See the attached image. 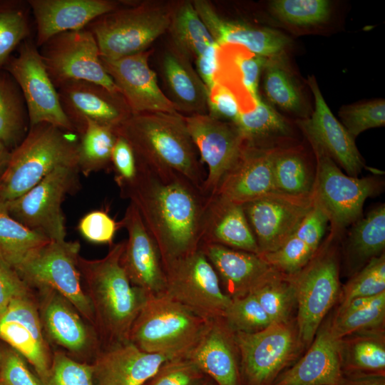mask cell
Masks as SVG:
<instances>
[{
	"instance_id": "cell-55",
	"label": "cell",
	"mask_w": 385,
	"mask_h": 385,
	"mask_svg": "<svg viewBox=\"0 0 385 385\" xmlns=\"http://www.w3.org/2000/svg\"><path fill=\"white\" fill-rule=\"evenodd\" d=\"M351 357L354 364L361 369L378 371L385 367L384 346L374 339H364L356 342Z\"/></svg>"
},
{
	"instance_id": "cell-5",
	"label": "cell",
	"mask_w": 385,
	"mask_h": 385,
	"mask_svg": "<svg viewBox=\"0 0 385 385\" xmlns=\"http://www.w3.org/2000/svg\"><path fill=\"white\" fill-rule=\"evenodd\" d=\"M210 322L166 293L148 296L128 340L143 351L169 359L188 356Z\"/></svg>"
},
{
	"instance_id": "cell-43",
	"label": "cell",
	"mask_w": 385,
	"mask_h": 385,
	"mask_svg": "<svg viewBox=\"0 0 385 385\" xmlns=\"http://www.w3.org/2000/svg\"><path fill=\"white\" fill-rule=\"evenodd\" d=\"M27 1L0 0V70L31 34Z\"/></svg>"
},
{
	"instance_id": "cell-56",
	"label": "cell",
	"mask_w": 385,
	"mask_h": 385,
	"mask_svg": "<svg viewBox=\"0 0 385 385\" xmlns=\"http://www.w3.org/2000/svg\"><path fill=\"white\" fill-rule=\"evenodd\" d=\"M31 289L19 273L0 258V313L14 299Z\"/></svg>"
},
{
	"instance_id": "cell-10",
	"label": "cell",
	"mask_w": 385,
	"mask_h": 385,
	"mask_svg": "<svg viewBox=\"0 0 385 385\" xmlns=\"http://www.w3.org/2000/svg\"><path fill=\"white\" fill-rule=\"evenodd\" d=\"M16 81L27 107L29 127L46 123L66 130H76L65 114L35 41L30 38L19 46L3 68Z\"/></svg>"
},
{
	"instance_id": "cell-14",
	"label": "cell",
	"mask_w": 385,
	"mask_h": 385,
	"mask_svg": "<svg viewBox=\"0 0 385 385\" xmlns=\"http://www.w3.org/2000/svg\"><path fill=\"white\" fill-rule=\"evenodd\" d=\"M33 289L47 340L63 349L72 358L95 359L101 349L95 328L56 291L45 287Z\"/></svg>"
},
{
	"instance_id": "cell-31",
	"label": "cell",
	"mask_w": 385,
	"mask_h": 385,
	"mask_svg": "<svg viewBox=\"0 0 385 385\" xmlns=\"http://www.w3.org/2000/svg\"><path fill=\"white\" fill-rule=\"evenodd\" d=\"M339 341L329 327L324 328L304 356L271 385H339L342 379Z\"/></svg>"
},
{
	"instance_id": "cell-18",
	"label": "cell",
	"mask_w": 385,
	"mask_h": 385,
	"mask_svg": "<svg viewBox=\"0 0 385 385\" xmlns=\"http://www.w3.org/2000/svg\"><path fill=\"white\" fill-rule=\"evenodd\" d=\"M185 120L200 160L207 165L203 190L212 196L238 157L245 140L235 123L208 114L185 116Z\"/></svg>"
},
{
	"instance_id": "cell-46",
	"label": "cell",
	"mask_w": 385,
	"mask_h": 385,
	"mask_svg": "<svg viewBox=\"0 0 385 385\" xmlns=\"http://www.w3.org/2000/svg\"><path fill=\"white\" fill-rule=\"evenodd\" d=\"M384 315L385 292H383L374 296L371 302L364 307L338 314L329 329L335 339L341 340L354 332L381 324Z\"/></svg>"
},
{
	"instance_id": "cell-4",
	"label": "cell",
	"mask_w": 385,
	"mask_h": 385,
	"mask_svg": "<svg viewBox=\"0 0 385 385\" xmlns=\"http://www.w3.org/2000/svg\"><path fill=\"white\" fill-rule=\"evenodd\" d=\"M78 143L77 133L49 123L29 127L0 178V202L20 197L59 167L78 168Z\"/></svg>"
},
{
	"instance_id": "cell-6",
	"label": "cell",
	"mask_w": 385,
	"mask_h": 385,
	"mask_svg": "<svg viewBox=\"0 0 385 385\" xmlns=\"http://www.w3.org/2000/svg\"><path fill=\"white\" fill-rule=\"evenodd\" d=\"M174 4L145 1L120 6L96 18L86 29L93 35L101 58L133 55L147 51L168 31Z\"/></svg>"
},
{
	"instance_id": "cell-60",
	"label": "cell",
	"mask_w": 385,
	"mask_h": 385,
	"mask_svg": "<svg viewBox=\"0 0 385 385\" xmlns=\"http://www.w3.org/2000/svg\"><path fill=\"white\" fill-rule=\"evenodd\" d=\"M0 385H3L1 383H0Z\"/></svg>"
},
{
	"instance_id": "cell-25",
	"label": "cell",
	"mask_w": 385,
	"mask_h": 385,
	"mask_svg": "<svg viewBox=\"0 0 385 385\" xmlns=\"http://www.w3.org/2000/svg\"><path fill=\"white\" fill-rule=\"evenodd\" d=\"M192 3L218 45L240 46L267 58L282 56L290 45V39L279 31L224 19L205 0Z\"/></svg>"
},
{
	"instance_id": "cell-52",
	"label": "cell",
	"mask_w": 385,
	"mask_h": 385,
	"mask_svg": "<svg viewBox=\"0 0 385 385\" xmlns=\"http://www.w3.org/2000/svg\"><path fill=\"white\" fill-rule=\"evenodd\" d=\"M0 383L3 385H43L26 364V360L10 346L0 349Z\"/></svg>"
},
{
	"instance_id": "cell-38",
	"label": "cell",
	"mask_w": 385,
	"mask_h": 385,
	"mask_svg": "<svg viewBox=\"0 0 385 385\" xmlns=\"http://www.w3.org/2000/svg\"><path fill=\"white\" fill-rule=\"evenodd\" d=\"M51 240L13 218L0 202V258L14 270Z\"/></svg>"
},
{
	"instance_id": "cell-12",
	"label": "cell",
	"mask_w": 385,
	"mask_h": 385,
	"mask_svg": "<svg viewBox=\"0 0 385 385\" xmlns=\"http://www.w3.org/2000/svg\"><path fill=\"white\" fill-rule=\"evenodd\" d=\"M165 272L166 294L205 319L222 318L232 299L200 249L172 262Z\"/></svg>"
},
{
	"instance_id": "cell-23",
	"label": "cell",
	"mask_w": 385,
	"mask_h": 385,
	"mask_svg": "<svg viewBox=\"0 0 385 385\" xmlns=\"http://www.w3.org/2000/svg\"><path fill=\"white\" fill-rule=\"evenodd\" d=\"M314 98L312 115L299 124L313 146L324 150L348 175L357 177L364 166L354 139L334 115L327 104L315 78L308 79Z\"/></svg>"
},
{
	"instance_id": "cell-37",
	"label": "cell",
	"mask_w": 385,
	"mask_h": 385,
	"mask_svg": "<svg viewBox=\"0 0 385 385\" xmlns=\"http://www.w3.org/2000/svg\"><path fill=\"white\" fill-rule=\"evenodd\" d=\"M273 175L277 192L295 197L312 195L315 173L302 153L296 149H277Z\"/></svg>"
},
{
	"instance_id": "cell-33",
	"label": "cell",
	"mask_w": 385,
	"mask_h": 385,
	"mask_svg": "<svg viewBox=\"0 0 385 385\" xmlns=\"http://www.w3.org/2000/svg\"><path fill=\"white\" fill-rule=\"evenodd\" d=\"M235 345L223 320H212L188 357L218 385H238Z\"/></svg>"
},
{
	"instance_id": "cell-2",
	"label": "cell",
	"mask_w": 385,
	"mask_h": 385,
	"mask_svg": "<svg viewBox=\"0 0 385 385\" xmlns=\"http://www.w3.org/2000/svg\"><path fill=\"white\" fill-rule=\"evenodd\" d=\"M124 245L125 240L113 244L100 259L78 257L102 348L129 341L131 327L148 297L132 284L121 264Z\"/></svg>"
},
{
	"instance_id": "cell-51",
	"label": "cell",
	"mask_w": 385,
	"mask_h": 385,
	"mask_svg": "<svg viewBox=\"0 0 385 385\" xmlns=\"http://www.w3.org/2000/svg\"><path fill=\"white\" fill-rule=\"evenodd\" d=\"M121 223L116 222L106 211L96 210L86 213L79 220L77 229L87 241L94 244H113Z\"/></svg>"
},
{
	"instance_id": "cell-13",
	"label": "cell",
	"mask_w": 385,
	"mask_h": 385,
	"mask_svg": "<svg viewBox=\"0 0 385 385\" xmlns=\"http://www.w3.org/2000/svg\"><path fill=\"white\" fill-rule=\"evenodd\" d=\"M292 277L298 304V338L305 344H309L339 294L336 255L330 250H324Z\"/></svg>"
},
{
	"instance_id": "cell-54",
	"label": "cell",
	"mask_w": 385,
	"mask_h": 385,
	"mask_svg": "<svg viewBox=\"0 0 385 385\" xmlns=\"http://www.w3.org/2000/svg\"><path fill=\"white\" fill-rule=\"evenodd\" d=\"M241 112L235 96L225 86L215 83L208 94V115L231 123H235Z\"/></svg>"
},
{
	"instance_id": "cell-21",
	"label": "cell",
	"mask_w": 385,
	"mask_h": 385,
	"mask_svg": "<svg viewBox=\"0 0 385 385\" xmlns=\"http://www.w3.org/2000/svg\"><path fill=\"white\" fill-rule=\"evenodd\" d=\"M278 148L245 141L215 195L242 205L277 192L274 180L273 162Z\"/></svg>"
},
{
	"instance_id": "cell-39",
	"label": "cell",
	"mask_w": 385,
	"mask_h": 385,
	"mask_svg": "<svg viewBox=\"0 0 385 385\" xmlns=\"http://www.w3.org/2000/svg\"><path fill=\"white\" fill-rule=\"evenodd\" d=\"M347 240V252L356 262H368L385 247V205L371 210L354 222Z\"/></svg>"
},
{
	"instance_id": "cell-58",
	"label": "cell",
	"mask_w": 385,
	"mask_h": 385,
	"mask_svg": "<svg viewBox=\"0 0 385 385\" xmlns=\"http://www.w3.org/2000/svg\"><path fill=\"white\" fill-rule=\"evenodd\" d=\"M339 385H385V382L381 376L360 379L350 381L349 383L344 382L342 379Z\"/></svg>"
},
{
	"instance_id": "cell-42",
	"label": "cell",
	"mask_w": 385,
	"mask_h": 385,
	"mask_svg": "<svg viewBox=\"0 0 385 385\" xmlns=\"http://www.w3.org/2000/svg\"><path fill=\"white\" fill-rule=\"evenodd\" d=\"M247 143L262 145V140L275 136L289 135L291 128L286 119L271 106L257 99L253 110L240 112L234 123Z\"/></svg>"
},
{
	"instance_id": "cell-53",
	"label": "cell",
	"mask_w": 385,
	"mask_h": 385,
	"mask_svg": "<svg viewBox=\"0 0 385 385\" xmlns=\"http://www.w3.org/2000/svg\"><path fill=\"white\" fill-rule=\"evenodd\" d=\"M111 164L120 192L135 182L138 175V166L135 153L130 144L118 135L113 148Z\"/></svg>"
},
{
	"instance_id": "cell-19",
	"label": "cell",
	"mask_w": 385,
	"mask_h": 385,
	"mask_svg": "<svg viewBox=\"0 0 385 385\" xmlns=\"http://www.w3.org/2000/svg\"><path fill=\"white\" fill-rule=\"evenodd\" d=\"M120 223L128 234L120 261L130 282L148 296L165 293L166 274L159 249L132 202Z\"/></svg>"
},
{
	"instance_id": "cell-22",
	"label": "cell",
	"mask_w": 385,
	"mask_h": 385,
	"mask_svg": "<svg viewBox=\"0 0 385 385\" xmlns=\"http://www.w3.org/2000/svg\"><path fill=\"white\" fill-rule=\"evenodd\" d=\"M62 108L76 130L86 119L116 128L131 114L120 93L86 81H70L56 87Z\"/></svg>"
},
{
	"instance_id": "cell-1",
	"label": "cell",
	"mask_w": 385,
	"mask_h": 385,
	"mask_svg": "<svg viewBox=\"0 0 385 385\" xmlns=\"http://www.w3.org/2000/svg\"><path fill=\"white\" fill-rule=\"evenodd\" d=\"M138 166L135 182L120 196L137 207L165 269L199 250L210 196L178 173Z\"/></svg>"
},
{
	"instance_id": "cell-3",
	"label": "cell",
	"mask_w": 385,
	"mask_h": 385,
	"mask_svg": "<svg viewBox=\"0 0 385 385\" xmlns=\"http://www.w3.org/2000/svg\"><path fill=\"white\" fill-rule=\"evenodd\" d=\"M115 131L130 144L138 164L155 170L174 171L203 188L207 173L183 114H131Z\"/></svg>"
},
{
	"instance_id": "cell-32",
	"label": "cell",
	"mask_w": 385,
	"mask_h": 385,
	"mask_svg": "<svg viewBox=\"0 0 385 385\" xmlns=\"http://www.w3.org/2000/svg\"><path fill=\"white\" fill-rule=\"evenodd\" d=\"M203 243L260 255L242 205L217 195L210 196L206 208L201 240Z\"/></svg>"
},
{
	"instance_id": "cell-15",
	"label": "cell",
	"mask_w": 385,
	"mask_h": 385,
	"mask_svg": "<svg viewBox=\"0 0 385 385\" xmlns=\"http://www.w3.org/2000/svg\"><path fill=\"white\" fill-rule=\"evenodd\" d=\"M233 334L250 385H271L297 349V337L287 322L272 323L254 333Z\"/></svg>"
},
{
	"instance_id": "cell-34",
	"label": "cell",
	"mask_w": 385,
	"mask_h": 385,
	"mask_svg": "<svg viewBox=\"0 0 385 385\" xmlns=\"http://www.w3.org/2000/svg\"><path fill=\"white\" fill-rule=\"evenodd\" d=\"M172 44L191 61L217 44L192 1L175 4L168 29Z\"/></svg>"
},
{
	"instance_id": "cell-59",
	"label": "cell",
	"mask_w": 385,
	"mask_h": 385,
	"mask_svg": "<svg viewBox=\"0 0 385 385\" xmlns=\"http://www.w3.org/2000/svg\"><path fill=\"white\" fill-rule=\"evenodd\" d=\"M11 155L10 150L1 141H0V178L5 171Z\"/></svg>"
},
{
	"instance_id": "cell-48",
	"label": "cell",
	"mask_w": 385,
	"mask_h": 385,
	"mask_svg": "<svg viewBox=\"0 0 385 385\" xmlns=\"http://www.w3.org/2000/svg\"><path fill=\"white\" fill-rule=\"evenodd\" d=\"M43 385H96L93 364L56 351L52 354L48 375Z\"/></svg>"
},
{
	"instance_id": "cell-36",
	"label": "cell",
	"mask_w": 385,
	"mask_h": 385,
	"mask_svg": "<svg viewBox=\"0 0 385 385\" xmlns=\"http://www.w3.org/2000/svg\"><path fill=\"white\" fill-rule=\"evenodd\" d=\"M78 168L88 177L91 173L108 169L118 135L115 129L86 119L77 131Z\"/></svg>"
},
{
	"instance_id": "cell-20",
	"label": "cell",
	"mask_w": 385,
	"mask_h": 385,
	"mask_svg": "<svg viewBox=\"0 0 385 385\" xmlns=\"http://www.w3.org/2000/svg\"><path fill=\"white\" fill-rule=\"evenodd\" d=\"M151 51L118 59L101 58L102 63L132 114L178 112L158 85L155 72L149 66Z\"/></svg>"
},
{
	"instance_id": "cell-30",
	"label": "cell",
	"mask_w": 385,
	"mask_h": 385,
	"mask_svg": "<svg viewBox=\"0 0 385 385\" xmlns=\"http://www.w3.org/2000/svg\"><path fill=\"white\" fill-rule=\"evenodd\" d=\"M329 222L324 211L314 200L311 210L286 241L275 250L260 256L274 270L295 274L317 253Z\"/></svg>"
},
{
	"instance_id": "cell-47",
	"label": "cell",
	"mask_w": 385,
	"mask_h": 385,
	"mask_svg": "<svg viewBox=\"0 0 385 385\" xmlns=\"http://www.w3.org/2000/svg\"><path fill=\"white\" fill-rule=\"evenodd\" d=\"M385 292L384 254L371 259L344 287L340 308L351 300Z\"/></svg>"
},
{
	"instance_id": "cell-49",
	"label": "cell",
	"mask_w": 385,
	"mask_h": 385,
	"mask_svg": "<svg viewBox=\"0 0 385 385\" xmlns=\"http://www.w3.org/2000/svg\"><path fill=\"white\" fill-rule=\"evenodd\" d=\"M342 124L355 139L363 131L385 124V101L376 99L341 108Z\"/></svg>"
},
{
	"instance_id": "cell-11",
	"label": "cell",
	"mask_w": 385,
	"mask_h": 385,
	"mask_svg": "<svg viewBox=\"0 0 385 385\" xmlns=\"http://www.w3.org/2000/svg\"><path fill=\"white\" fill-rule=\"evenodd\" d=\"M39 51L56 88L70 81H86L120 93L102 63L93 35L86 28L57 34Z\"/></svg>"
},
{
	"instance_id": "cell-24",
	"label": "cell",
	"mask_w": 385,
	"mask_h": 385,
	"mask_svg": "<svg viewBox=\"0 0 385 385\" xmlns=\"http://www.w3.org/2000/svg\"><path fill=\"white\" fill-rule=\"evenodd\" d=\"M36 24L35 43L43 46L53 36L80 30L123 3L113 0H28Z\"/></svg>"
},
{
	"instance_id": "cell-40",
	"label": "cell",
	"mask_w": 385,
	"mask_h": 385,
	"mask_svg": "<svg viewBox=\"0 0 385 385\" xmlns=\"http://www.w3.org/2000/svg\"><path fill=\"white\" fill-rule=\"evenodd\" d=\"M250 293L256 297L272 323L287 322L293 303L296 300L292 275L272 267Z\"/></svg>"
},
{
	"instance_id": "cell-44",
	"label": "cell",
	"mask_w": 385,
	"mask_h": 385,
	"mask_svg": "<svg viewBox=\"0 0 385 385\" xmlns=\"http://www.w3.org/2000/svg\"><path fill=\"white\" fill-rule=\"evenodd\" d=\"M270 9L275 17L284 23L310 26L329 19L332 3L327 0H274L270 4Z\"/></svg>"
},
{
	"instance_id": "cell-8",
	"label": "cell",
	"mask_w": 385,
	"mask_h": 385,
	"mask_svg": "<svg viewBox=\"0 0 385 385\" xmlns=\"http://www.w3.org/2000/svg\"><path fill=\"white\" fill-rule=\"evenodd\" d=\"M79 170L59 167L20 197L5 203L16 220L51 241L66 240V229L62 204L81 187Z\"/></svg>"
},
{
	"instance_id": "cell-45",
	"label": "cell",
	"mask_w": 385,
	"mask_h": 385,
	"mask_svg": "<svg viewBox=\"0 0 385 385\" xmlns=\"http://www.w3.org/2000/svg\"><path fill=\"white\" fill-rule=\"evenodd\" d=\"M231 299L222 319L232 332L254 333L272 324L252 294Z\"/></svg>"
},
{
	"instance_id": "cell-28",
	"label": "cell",
	"mask_w": 385,
	"mask_h": 385,
	"mask_svg": "<svg viewBox=\"0 0 385 385\" xmlns=\"http://www.w3.org/2000/svg\"><path fill=\"white\" fill-rule=\"evenodd\" d=\"M267 58L237 45H219L215 83L221 84L235 96L241 111L253 110L259 98L258 86Z\"/></svg>"
},
{
	"instance_id": "cell-27",
	"label": "cell",
	"mask_w": 385,
	"mask_h": 385,
	"mask_svg": "<svg viewBox=\"0 0 385 385\" xmlns=\"http://www.w3.org/2000/svg\"><path fill=\"white\" fill-rule=\"evenodd\" d=\"M160 70L165 96L178 113H187L185 116L208 113L207 88L192 61L172 43L161 56Z\"/></svg>"
},
{
	"instance_id": "cell-29",
	"label": "cell",
	"mask_w": 385,
	"mask_h": 385,
	"mask_svg": "<svg viewBox=\"0 0 385 385\" xmlns=\"http://www.w3.org/2000/svg\"><path fill=\"white\" fill-rule=\"evenodd\" d=\"M199 249L214 268L225 294L231 298L250 293L272 269L255 253L212 243L201 244Z\"/></svg>"
},
{
	"instance_id": "cell-35",
	"label": "cell",
	"mask_w": 385,
	"mask_h": 385,
	"mask_svg": "<svg viewBox=\"0 0 385 385\" xmlns=\"http://www.w3.org/2000/svg\"><path fill=\"white\" fill-rule=\"evenodd\" d=\"M29 129L27 107L14 78L0 70V141L10 150L16 148Z\"/></svg>"
},
{
	"instance_id": "cell-16",
	"label": "cell",
	"mask_w": 385,
	"mask_h": 385,
	"mask_svg": "<svg viewBox=\"0 0 385 385\" xmlns=\"http://www.w3.org/2000/svg\"><path fill=\"white\" fill-rule=\"evenodd\" d=\"M314 205L313 197H295L274 192L242 204L260 255L281 246L299 225Z\"/></svg>"
},
{
	"instance_id": "cell-50",
	"label": "cell",
	"mask_w": 385,
	"mask_h": 385,
	"mask_svg": "<svg viewBox=\"0 0 385 385\" xmlns=\"http://www.w3.org/2000/svg\"><path fill=\"white\" fill-rule=\"evenodd\" d=\"M204 373L188 356L168 359L148 385H203Z\"/></svg>"
},
{
	"instance_id": "cell-26",
	"label": "cell",
	"mask_w": 385,
	"mask_h": 385,
	"mask_svg": "<svg viewBox=\"0 0 385 385\" xmlns=\"http://www.w3.org/2000/svg\"><path fill=\"white\" fill-rule=\"evenodd\" d=\"M169 359L150 353L130 342L102 348L93 366L96 385H143Z\"/></svg>"
},
{
	"instance_id": "cell-9",
	"label": "cell",
	"mask_w": 385,
	"mask_h": 385,
	"mask_svg": "<svg viewBox=\"0 0 385 385\" xmlns=\"http://www.w3.org/2000/svg\"><path fill=\"white\" fill-rule=\"evenodd\" d=\"M312 146L317 159L312 197L337 233L361 218L365 200L379 191L381 183L344 174L324 150Z\"/></svg>"
},
{
	"instance_id": "cell-7",
	"label": "cell",
	"mask_w": 385,
	"mask_h": 385,
	"mask_svg": "<svg viewBox=\"0 0 385 385\" xmlns=\"http://www.w3.org/2000/svg\"><path fill=\"white\" fill-rule=\"evenodd\" d=\"M78 241H50L31 253L16 269L31 288L52 289L66 298L94 327L92 307L85 292Z\"/></svg>"
},
{
	"instance_id": "cell-57",
	"label": "cell",
	"mask_w": 385,
	"mask_h": 385,
	"mask_svg": "<svg viewBox=\"0 0 385 385\" xmlns=\"http://www.w3.org/2000/svg\"><path fill=\"white\" fill-rule=\"evenodd\" d=\"M218 47V44L212 46L194 60L195 70L208 91L215 84V78L217 69Z\"/></svg>"
},
{
	"instance_id": "cell-41",
	"label": "cell",
	"mask_w": 385,
	"mask_h": 385,
	"mask_svg": "<svg viewBox=\"0 0 385 385\" xmlns=\"http://www.w3.org/2000/svg\"><path fill=\"white\" fill-rule=\"evenodd\" d=\"M282 56L267 58L263 69L264 91L272 103L287 112L300 113L304 106L302 93Z\"/></svg>"
},
{
	"instance_id": "cell-17",
	"label": "cell",
	"mask_w": 385,
	"mask_h": 385,
	"mask_svg": "<svg viewBox=\"0 0 385 385\" xmlns=\"http://www.w3.org/2000/svg\"><path fill=\"white\" fill-rule=\"evenodd\" d=\"M0 339L34 367L44 384L53 353L43 330L33 288L14 299L0 313Z\"/></svg>"
}]
</instances>
